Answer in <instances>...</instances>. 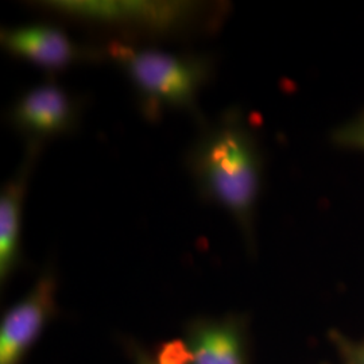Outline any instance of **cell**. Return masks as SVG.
Masks as SVG:
<instances>
[{"instance_id": "1", "label": "cell", "mask_w": 364, "mask_h": 364, "mask_svg": "<svg viewBox=\"0 0 364 364\" xmlns=\"http://www.w3.org/2000/svg\"><path fill=\"white\" fill-rule=\"evenodd\" d=\"M188 168L200 195L225 209L247 239L254 235L263 178L258 139L240 114H225L197 138Z\"/></svg>"}, {"instance_id": "2", "label": "cell", "mask_w": 364, "mask_h": 364, "mask_svg": "<svg viewBox=\"0 0 364 364\" xmlns=\"http://www.w3.org/2000/svg\"><path fill=\"white\" fill-rule=\"evenodd\" d=\"M108 52L138 92L147 117H156L165 109L198 115L197 99L210 73L208 60L119 42H112Z\"/></svg>"}, {"instance_id": "3", "label": "cell", "mask_w": 364, "mask_h": 364, "mask_svg": "<svg viewBox=\"0 0 364 364\" xmlns=\"http://www.w3.org/2000/svg\"><path fill=\"white\" fill-rule=\"evenodd\" d=\"M41 7L93 25L123 27L149 34H174L197 26L204 6L192 1L52 0Z\"/></svg>"}, {"instance_id": "4", "label": "cell", "mask_w": 364, "mask_h": 364, "mask_svg": "<svg viewBox=\"0 0 364 364\" xmlns=\"http://www.w3.org/2000/svg\"><path fill=\"white\" fill-rule=\"evenodd\" d=\"M57 281L42 274L25 297L4 313L0 323V364H22L55 311Z\"/></svg>"}, {"instance_id": "5", "label": "cell", "mask_w": 364, "mask_h": 364, "mask_svg": "<svg viewBox=\"0 0 364 364\" xmlns=\"http://www.w3.org/2000/svg\"><path fill=\"white\" fill-rule=\"evenodd\" d=\"M15 129L28 144L65 135L77 126L78 105L63 87L46 82L25 92L10 111Z\"/></svg>"}, {"instance_id": "6", "label": "cell", "mask_w": 364, "mask_h": 364, "mask_svg": "<svg viewBox=\"0 0 364 364\" xmlns=\"http://www.w3.org/2000/svg\"><path fill=\"white\" fill-rule=\"evenodd\" d=\"M1 45L14 57L48 70H61L92 57L65 31L50 25L3 28Z\"/></svg>"}, {"instance_id": "7", "label": "cell", "mask_w": 364, "mask_h": 364, "mask_svg": "<svg viewBox=\"0 0 364 364\" xmlns=\"http://www.w3.org/2000/svg\"><path fill=\"white\" fill-rule=\"evenodd\" d=\"M41 144H28L27 156L13 178L6 182L0 193V281L4 285L18 269L22 232V212L26 196L27 181Z\"/></svg>"}, {"instance_id": "8", "label": "cell", "mask_w": 364, "mask_h": 364, "mask_svg": "<svg viewBox=\"0 0 364 364\" xmlns=\"http://www.w3.org/2000/svg\"><path fill=\"white\" fill-rule=\"evenodd\" d=\"M186 340L192 364H246L243 338L232 320L197 323Z\"/></svg>"}, {"instance_id": "9", "label": "cell", "mask_w": 364, "mask_h": 364, "mask_svg": "<svg viewBox=\"0 0 364 364\" xmlns=\"http://www.w3.org/2000/svg\"><path fill=\"white\" fill-rule=\"evenodd\" d=\"M332 142L341 149L364 151V111L338 126L332 132Z\"/></svg>"}, {"instance_id": "10", "label": "cell", "mask_w": 364, "mask_h": 364, "mask_svg": "<svg viewBox=\"0 0 364 364\" xmlns=\"http://www.w3.org/2000/svg\"><path fill=\"white\" fill-rule=\"evenodd\" d=\"M154 364H192V351L186 338H174L161 344L153 358Z\"/></svg>"}, {"instance_id": "11", "label": "cell", "mask_w": 364, "mask_h": 364, "mask_svg": "<svg viewBox=\"0 0 364 364\" xmlns=\"http://www.w3.org/2000/svg\"><path fill=\"white\" fill-rule=\"evenodd\" d=\"M136 364H154L153 358H150L149 355H144L138 351L136 353Z\"/></svg>"}, {"instance_id": "12", "label": "cell", "mask_w": 364, "mask_h": 364, "mask_svg": "<svg viewBox=\"0 0 364 364\" xmlns=\"http://www.w3.org/2000/svg\"><path fill=\"white\" fill-rule=\"evenodd\" d=\"M359 364H364V352L362 353V356H360V363Z\"/></svg>"}]
</instances>
